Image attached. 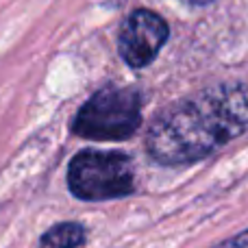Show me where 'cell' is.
<instances>
[{
  "label": "cell",
  "mask_w": 248,
  "mask_h": 248,
  "mask_svg": "<svg viewBox=\"0 0 248 248\" xmlns=\"http://www.w3.org/2000/svg\"><path fill=\"white\" fill-rule=\"evenodd\" d=\"M170 37V26L150 9H135L124 20L118 37V52L133 70L150 65Z\"/></svg>",
  "instance_id": "277c9868"
},
{
  "label": "cell",
  "mask_w": 248,
  "mask_h": 248,
  "mask_svg": "<svg viewBox=\"0 0 248 248\" xmlns=\"http://www.w3.org/2000/svg\"><path fill=\"white\" fill-rule=\"evenodd\" d=\"M214 248H248V229L246 231H240L237 235L229 237V240L220 242V244H216Z\"/></svg>",
  "instance_id": "8992f818"
},
{
  "label": "cell",
  "mask_w": 248,
  "mask_h": 248,
  "mask_svg": "<svg viewBox=\"0 0 248 248\" xmlns=\"http://www.w3.org/2000/svg\"><path fill=\"white\" fill-rule=\"evenodd\" d=\"M141 126V94L135 87L107 85L94 92L74 116V135L92 141H124Z\"/></svg>",
  "instance_id": "7a4b0ae2"
},
{
  "label": "cell",
  "mask_w": 248,
  "mask_h": 248,
  "mask_svg": "<svg viewBox=\"0 0 248 248\" xmlns=\"http://www.w3.org/2000/svg\"><path fill=\"white\" fill-rule=\"evenodd\" d=\"M87 242V229L81 222H59L39 237L37 248H81Z\"/></svg>",
  "instance_id": "5b68a950"
},
{
  "label": "cell",
  "mask_w": 248,
  "mask_h": 248,
  "mask_svg": "<svg viewBox=\"0 0 248 248\" xmlns=\"http://www.w3.org/2000/svg\"><path fill=\"white\" fill-rule=\"evenodd\" d=\"M68 189L78 201H116L135 189L131 157L118 150L85 148L68 163Z\"/></svg>",
  "instance_id": "3957f363"
},
{
  "label": "cell",
  "mask_w": 248,
  "mask_h": 248,
  "mask_svg": "<svg viewBox=\"0 0 248 248\" xmlns=\"http://www.w3.org/2000/svg\"><path fill=\"white\" fill-rule=\"evenodd\" d=\"M248 131V85L218 83L168 105L146 131V153L159 166L202 161Z\"/></svg>",
  "instance_id": "6da1fadb"
},
{
  "label": "cell",
  "mask_w": 248,
  "mask_h": 248,
  "mask_svg": "<svg viewBox=\"0 0 248 248\" xmlns=\"http://www.w3.org/2000/svg\"><path fill=\"white\" fill-rule=\"evenodd\" d=\"M181 2L194 4V7H202V4H209V2H214V0H181Z\"/></svg>",
  "instance_id": "52a82bcc"
}]
</instances>
